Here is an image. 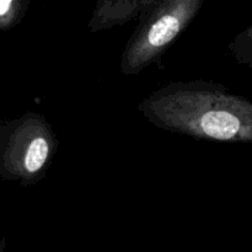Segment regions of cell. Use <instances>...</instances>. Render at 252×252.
<instances>
[{"label":"cell","instance_id":"1","mask_svg":"<svg viewBox=\"0 0 252 252\" xmlns=\"http://www.w3.org/2000/svg\"><path fill=\"white\" fill-rule=\"evenodd\" d=\"M143 117L166 132L197 140L252 143V102L220 84L172 81L138 105Z\"/></svg>","mask_w":252,"mask_h":252},{"label":"cell","instance_id":"2","mask_svg":"<svg viewBox=\"0 0 252 252\" xmlns=\"http://www.w3.org/2000/svg\"><path fill=\"white\" fill-rule=\"evenodd\" d=\"M204 0H158L132 33L121 56L120 70L134 76L149 68L192 24Z\"/></svg>","mask_w":252,"mask_h":252},{"label":"cell","instance_id":"3","mask_svg":"<svg viewBox=\"0 0 252 252\" xmlns=\"http://www.w3.org/2000/svg\"><path fill=\"white\" fill-rule=\"evenodd\" d=\"M158 0H101L96 2L88 29L90 32H100L123 25L133 20H140L143 15Z\"/></svg>","mask_w":252,"mask_h":252},{"label":"cell","instance_id":"4","mask_svg":"<svg viewBox=\"0 0 252 252\" xmlns=\"http://www.w3.org/2000/svg\"><path fill=\"white\" fill-rule=\"evenodd\" d=\"M228 48L236 63L252 69V24L234 37Z\"/></svg>","mask_w":252,"mask_h":252},{"label":"cell","instance_id":"5","mask_svg":"<svg viewBox=\"0 0 252 252\" xmlns=\"http://www.w3.org/2000/svg\"><path fill=\"white\" fill-rule=\"evenodd\" d=\"M15 7V2L11 0H0V16H5Z\"/></svg>","mask_w":252,"mask_h":252}]
</instances>
